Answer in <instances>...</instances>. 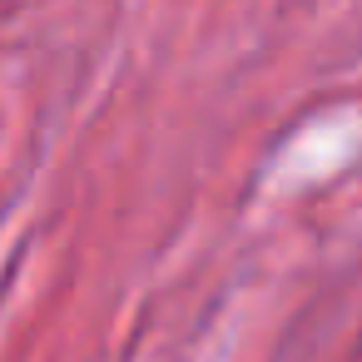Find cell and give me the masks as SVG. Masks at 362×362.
I'll list each match as a JSON object with an SVG mask.
<instances>
[]
</instances>
